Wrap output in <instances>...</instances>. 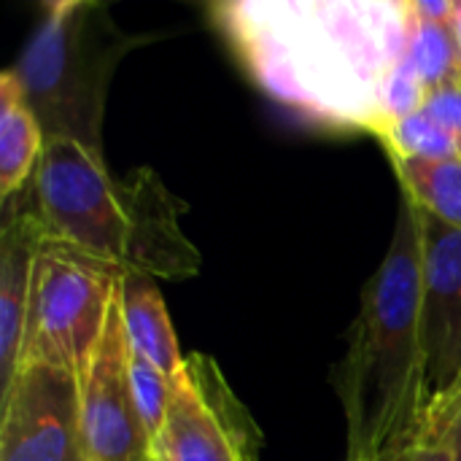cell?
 <instances>
[{
  "label": "cell",
  "instance_id": "13",
  "mask_svg": "<svg viewBox=\"0 0 461 461\" xmlns=\"http://www.w3.org/2000/svg\"><path fill=\"white\" fill-rule=\"evenodd\" d=\"M43 130L30 111L16 73L8 68L0 76V200L19 194L41 159Z\"/></svg>",
  "mask_w": 461,
  "mask_h": 461
},
{
  "label": "cell",
  "instance_id": "11",
  "mask_svg": "<svg viewBox=\"0 0 461 461\" xmlns=\"http://www.w3.org/2000/svg\"><path fill=\"white\" fill-rule=\"evenodd\" d=\"M30 184L3 203L0 227V397L11 389L19 365L24 313L30 300L35 257L46 240Z\"/></svg>",
  "mask_w": 461,
  "mask_h": 461
},
{
  "label": "cell",
  "instance_id": "3",
  "mask_svg": "<svg viewBox=\"0 0 461 461\" xmlns=\"http://www.w3.org/2000/svg\"><path fill=\"white\" fill-rule=\"evenodd\" d=\"M146 35L124 32L105 3L54 0L11 68L43 138H70L103 157V119L119 62Z\"/></svg>",
  "mask_w": 461,
  "mask_h": 461
},
{
  "label": "cell",
  "instance_id": "10",
  "mask_svg": "<svg viewBox=\"0 0 461 461\" xmlns=\"http://www.w3.org/2000/svg\"><path fill=\"white\" fill-rule=\"evenodd\" d=\"M124 208L130 219L127 257L122 273L186 281L200 273V251L181 230V211L176 194L167 192L151 167H138L122 181Z\"/></svg>",
  "mask_w": 461,
  "mask_h": 461
},
{
  "label": "cell",
  "instance_id": "6",
  "mask_svg": "<svg viewBox=\"0 0 461 461\" xmlns=\"http://www.w3.org/2000/svg\"><path fill=\"white\" fill-rule=\"evenodd\" d=\"M259 427L205 354L184 359L173 378L165 427L151 446L154 461H257Z\"/></svg>",
  "mask_w": 461,
  "mask_h": 461
},
{
  "label": "cell",
  "instance_id": "14",
  "mask_svg": "<svg viewBox=\"0 0 461 461\" xmlns=\"http://www.w3.org/2000/svg\"><path fill=\"white\" fill-rule=\"evenodd\" d=\"M402 192L432 219L461 230V157L405 159L389 157Z\"/></svg>",
  "mask_w": 461,
  "mask_h": 461
},
{
  "label": "cell",
  "instance_id": "9",
  "mask_svg": "<svg viewBox=\"0 0 461 461\" xmlns=\"http://www.w3.org/2000/svg\"><path fill=\"white\" fill-rule=\"evenodd\" d=\"M419 219L424 238L421 338L432 400L461 378V230L432 219L421 208Z\"/></svg>",
  "mask_w": 461,
  "mask_h": 461
},
{
  "label": "cell",
  "instance_id": "18",
  "mask_svg": "<svg viewBox=\"0 0 461 461\" xmlns=\"http://www.w3.org/2000/svg\"><path fill=\"white\" fill-rule=\"evenodd\" d=\"M419 432H429L440 438L451 448L454 461H461V378L443 394H435L429 400Z\"/></svg>",
  "mask_w": 461,
  "mask_h": 461
},
{
  "label": "cell",
  "instance_id": "7",
  "mask_svg": "<svg viewBox=\"0 0 461 461\" xmlns=\"http://www.w3.org/2000/svg\"><path fill=\"white\" fill-rule=\"evenodd\" d=\"M0 461H89L73 373L46 365L19 367L0 397Z\"/></svg>",
  "mask_w": 461,
  "mask_h": 461
},
{
  "label": "cell",
  "instance_id": "12",
  "mask_svg": "<svg viewBox=\"0 0 461 461\" xmlns=\"http://www.w3.org/2000/svg\"><path fill=\"white\" fill-rule=\"evenodd\" d=\"M119 305H122V324L130 351L159 367L165 375L176 378L186 357H181L176 330L170 324L165 300L154 278L122 273Z\"/></svg>",
  "mask_w": 461,
  "mask_h": 461
},
{
  "label": "cell",
  "instance_id": "16",
  "mask_svg": "<svg viewBox=\"0 0 461 461\" xmlns=\"http://www.w3.org/2000/svg\"><path fill=\"white\" fill-rule=\"evenodd\" d=\"M378 140L384 143L389 157H405V159H446L461 157L459 140L440 127L432 116L424 111H416L411 116H402L392 122Z\"/></svg>",
  "mask_w": 461,
  "mask_h": 461
},
{
  "label": "cell",
  "instance_id": "20",
  "mask_svg": "<svg viewBox=\"0 0 461 461\" xmlns=\"http://www.w3.org/2000/svg\"><path fill=\"white\" fill-rule=\"evenodd\" d=\"M397 461H454V454L440 438H435L429 432H419L413 446Z\"/></svg>",
  "mask_w": 461,
  "mask_h": 461
},
{
  "label": "cell",
  "instance_id": "15",
  "mask_svg": "<svg viewBox=\"0 0 461 461\" xmlns=\"http://www.w3.org/2000/svg\"><path fill=\"white\" fill-rule=\"evenodd\" d=\"M408 59L416 68L427 92L461 81V54L451 30V22H432L413 11L411 3V35H408Z\"/></svg>",
  "mask_w": 461,
  "mask_h": 461
},
{
  "label": "cell",
  "instance_id": "19",
  "mask_svg": "<svg viewBox=\"0 0 461 461\" xmlns=\"http://www.w3.org/2000/svg\"><path fill=\"white\" fill-rule=\"evenodd\" d=\"M421 111L432 116L440 127H446L459 140L461 149V81H451L427 92Z\"/></svg>",
  "mask_w": 461,
  "mask_h": 461
},
{
  "label": "cell",
  "instance_id": "21",
  "mask_svg": "<svg viewBox=\"0 0 461 461\" xmlns=\"http://www.w3.org/2000/svg\"><path fill=\"white\" fill-rule=\"evenodd\" d=\"M451 30H454V38H456V46H459V54H461V0H454V19H451Z\"/></svg>",
  "mask_w": 461,
  "mask_h": 461
},
{
  "label": "cell",
  "instance_id": "5",
  "mask_svg": "<svg viewBox=\"0 0 461 461\" xmlns=\"http://www.w3.org/2000/svg\"><path fill=\"white\" fill-rule=\"evenodd\" d=\"M30 189L51 240L124 267L130 219L122 181L111 178L105 157L70 138H46Z\"/></svg>",
  "mask_w": 461,
  "mask_h": 461
},
{
  "label": "cell",
  "instance_id": "22",
  "mask_svg": "<svg viewBox=\"0 0 461 461\" xmlns=\"http://www.w3.org/2000/svg\"><path fill=\"white\" fill-rule=\"evenodd\" d=\"M146 461H154V459H151V456H149V459H146Z\"/></svg>",
  "mask_w": 461,
  "mask_h": 461
},
{
  "label": "cell",
  "instance_id": "17",
  "mask_svg": "<svg viewBox=\"0 0 461 461\" xmlns=\"http://www.w3.org/2000/svg\"><path fill=\"white\" fill-rule=\"evenodd\" d=\"M130 378H132V394H135V408H138L140 424L154 446V440L159 438V432L165 427L167 408L173 400V378L132 351H130Z\"/></svg>",
  "mask_w": 461,
  "mask_h": 461
},
{
  "label": "cell",
  "instance_id": "4",
  "mask_svg": "<svg viewBox=\"0 0 461 461\" xmlns=\"http://www.w3.org/2000/svg\"><path fill=\"white\" fill-rule=\"evenodd\" d=\"M122 270L46 238L32 267L19 367L46 365L81 378L105 332Z\"/></svg>",
  "mask_w": 461,
  "mask_h": 461
},
{
  "label": "cell",
  "instance_id": "8",
  "mask_svg": "<svg viewBox=\"0 0 461 461\" xmlns=\"http://www.w3.org/2000/svg\"><path fill=\"white\" fill-rule=\"evenodd\" d=\"M78 416L89 461H146L151 456V440L132 394L130 343L122 324L119 292L97 351L78 378Z\"/></svg>",
  "mask_w": 461,
  "mask_h": 461
},
{
  "label": "cell",
  "instance_id": "1",
  "mask_svg": "<svg viewBox=\"0 0 461 461\" xmlns=\"http://www.w3.org/2000/svg\"><path fill=\"white\" fill-rule=\"evenodd\" d=\"M211 19L254 84L300 119L381 135L408 57L411 0H230Z\"/></svg>",
  "mask_w": 461,
  "mask_h": 461
},
{
  "label": "cell",
  "instance_id": "2",
  "mask_svg": "<svg viewBox=\"0 0 461 461\" xmlns=\"http://www.w3.org/2000/svg\"><path fill=\"white\" fill-rule=\"evenodd\" d=\"M421 294V219L402 192L392 246L362 289L332 375L346 416V461H397L419 438L429 405Z\"/></svg>",
  "mask_w": 461,
  "mask_h": 461
}]
</instances>
